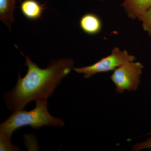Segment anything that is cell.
<instances>
[{
    "label": "cell",
    "mask_w": 151,
    "mask_h": 151,
    "mask_svg": "<svg viewBox=\"0 0 151 151\" xmlns=\"http://www.w3.org/2000/svg\"><path fill=\"white\" fill-rule=\"evenodd\" d=\"M130 18L138 19L151 8V0H124L122 5Z\"/></svg>",
    "instance_id": "5b68a950"
},
{
    "label": "cell",
    "mask_w": 151,
    "mask_h": 151,
    "mask_svg": "<svg viewBox=\"0 0 151 151\" xmlns=\"http://www.w3.org/2000/svg\"><path fill=\"white\" fill-rule=\"evenodd\" d=\"M24 57L27 73L22 78L19 72L15 86L3 95L7 107L12 112L24 109L31 101L47 100L74 68V60L71 58L52 60L42 69L32 62L29 55Z\"/></svg>",
    "instance_id": "6da1fadb"
},
{
    "label": "cell",
    "mask_w": 151,
    "mask_h": 151,
    "mask_svg": "<svg viewBox=\"0 0 151 151\" xmlns=\"http://www.w3.org/2000/svg\"><path fill=\"white\" fill-rule=\"evenodd\" d=\"M79 26L85 33L89 35H95L101 31L103 23L97 15L89 13L81 17L79 21Z\"/></svg>",
    "instance_id": "8992f818"
},
{
    "label": "cell",
    "mask_w": 151,
    "mask_h": 151,
    "mask_svg": "<svg viewBox=\"0 0 151 151\" xmlns=\"http://www.w3.org/2000/svg\"><path fill=\"white\" fill-rule=\"evenodd\" d=\"M142 22L143 29L151 37V8L138 18Z\"/></svg>",
    "instance_id": "9c48e42d"
},
{
    "label": "cell",
    "mask_w": 151,
    "mask_h": 151,
    "mask_svg": "<svg viewBox=\"0 0 151 151\" xmlns=\"http://www.w3.org/2000/svg\"><path fill=\"white\" fill-rule=\"evenodd\" d=\"M17 0H0V19L11 29L14 20L13 13Z\"/></svg>",
    "instance_id": "ba28073f"
},
{
    "label": "cell",
    "mask_w": 151,
    "mask_h": 151,
    "mask_svg": "<svg viewBox=\"0 0 151 151\" xmlns=\"http://www.w3.org/2000/svg\"><path fill=\"white\" fill-rule=\"evenodd\" d=\"M45 7L36 0H24L21 3L22 14L30 20H37L42 16Z\"/></svg>",
    "instance_id": "52a82bcc"
},
{
    "label": "cell",
    "mask_w": 151,
    "mask_h": 151,
    "mask_svg": "<svg viewBox=\"0 0 151 151\" xmlns=\"http://www.w3.org/2000/svg\"><path fill=\"white\" fill-rule=\"evenodd\" d=\"M35 101V107L31 111L24 109L13 112L12 114L0 125V134L11 141L15 130L21 127L30 126L35 130L44 127H62L65 122L62 119L53 117L47 110V100Z\"/></svg>",
    "instance_id": "7a4b0ae2"
},
{
    "label": "cell",
    "mask_w": 151,
    "mask_h": 151,
    "mask_svg": "<svg viewBox=\"0 0 151 151\" xmlns=\"http://www.w3.org/2000/svg\"><path fill=\"white\" fill-rule=\"evenodd\" d=\"M20 150L19 147L14 145L11 143V141L0 134V151H18Z\"/></svg>",
    "instance_id": "30bf717a"
},
{
    "label": "cell",
    "mask_w": 151,
    "mask_h": 151,
    "mask_svg": "<svg viewBox=\"0 0 151 151\" xmlns=\"http://www.w3.org/2000/svg\"><path fill=\"white\" fill-rule=\"evenodd\" d=\"M135 60L136 57L129 54L127 50H121L116 47L113 49L110 55L103 58L94 64L85 67L74 68L73 69L77 73L83 74L84 78H89L97 73L115 70L125 63Z\"/></svg>",
    "instance_id": "277c9868"
},
{
    "label": "cell",
    "mask_w": 151,
    "mask_h": 151,
    "mask_svg": "<svg viewBox=\"0 0 151 151\" xmlns=\"http://www.w3.org/2000/svg\"><path fill=\"white\" fill-rule=\"evenodd\" d=\"M100 1H104V0H100Z\"/></svg>",
    "instance_id": "4fadbf2b"
},
{
    "label": "cell",
    "mask_w": 151,
    "mask_h": 151,
    "mask_svg": "<svg viewBox=\"0 0 151 151\" xmlns=\"http://www.w3.org/2000/svg\"><path fill=\"white\" fill-rule=\"evenodd\" d=\"M151 134V132H150V133H149L148 134H147V135H150Z\"/></svg>",
    "instance_id": "7c38bea8"
},
{
    "label": "cell",
    "mask_w": 151,
    "mask_h": 151,
    "mask_svg": "<svg viewBox=\"0 0 151 151\" xmlns=\"http://www.w3.org/2000/svg\"><path fill=\"white\" fill-rule=\"evenodd\" d=\"M143 68L144 65L140 62L129 61L113 70L111 79L116 86V92L122 94L125 90H137Z\"/></svg>",
    "instance_id": "3957f363"
},
{
    "label": "cell",
    "mask_w": 151,
    "mask_h": 151,
    "mask_svg": "<svg viewBox=\"0 0 151 151\" xmlns=\"http://www.w3.org/2000/svg\"><path fill=\"white\" fill-rule=\"evenodd\" d=\"M146 149H151V137L145 142L136 144L133 146L132 150L138 151Z\"/></svg>",
    "instance_id": "8fae6325"
}]
</instances>
